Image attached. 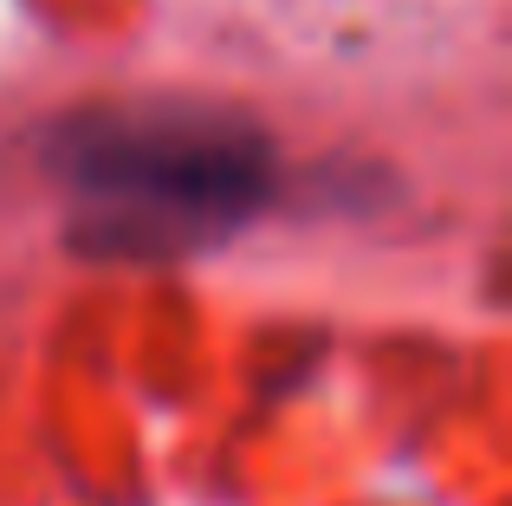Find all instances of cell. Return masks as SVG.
<instances>
[{
    "label": "cell",
    "mask_w": 512,
    "mask_h": 506,
    "mask_svg": "<svg viewBox=\"0 0 512 506\" xmlns=\"http://www.w3.org/2000/svg\"><path fill=\"white\" fill-rule=\"evenodd\" d=\"M46 163L72 202L78 253L98 260H188L273 195V137L214 98L85 104L52 124Z\"/></svg>",
    "instance_id": "6da1fadb"
}]
</instances>
